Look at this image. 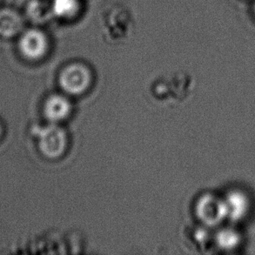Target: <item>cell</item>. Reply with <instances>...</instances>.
Here are the masks:
<instances>
[{"instance_id":"6da1fadb","label":"cell","mask_w":255,"mask_h":255,"mask_svg":"<svg viewBox=\"0 0 255 255\" xmlns=\"http://www.w3.org/2000/svg\"><path fill=\"white\" fill-rule=\"evenodd\" d=\"M196 214L209 228L220 226L228 220L224 198L213 193L204 194L197 201Z\"/></svg>"},{"instance_id":"7a4b0ae2","label":"cell","mask_w":255,"mask_h":255,"mask_svg":"<svg viewBox=\"0 0 255 255\" xmlns=\"http://www.w3.org/2000/svg\"><path fill=\"white\" fill-rule=\"evenodd\" d=\"M18 52L24 59L36 61L42 59L48 49V40L45 33L38 28L24 29L17 36Z\"/></svg>"},{"instance_id":"3957f363","label":"cell","mask_w":255,"mask_h":255,"mask_svg":"<svg viewBox=\"0 0 255 255\" xmlns=\"http://www.w3.org/2000/svg\"><path fill=\"white\" fill-rule=\"evenodd\" d=\"M227 217L232 223L246 220L252 210V200L249 193L242 188H231L224 196Z\"/></svg>"},{"instance_id":"277c9868","label":"cell","mask_w":255,"mask_h":255,"mask_svg":"<svg viewBox=\"0 0 255 255\" xmlns=\"http://www.w3.org/2000/svg\"><path fill=\"white\" fill-rule=\"evenodd\" d=\"M38 146L44 155L56 159L63 154L66 147V134L62 128L51 125L38 131Z\"/></svg>"},{"instance_id":"5b68a950","label":"cell","mask_w":255,"mask_h":255,"mask_svg":"<svg viewBox=\"0 0 255 255\" xmlns=\"http://www.w3.org/2000/svg\"><path fill=\"white\" fill-rule=\"evenodd\" d=\"M92 81L89 69L81 64L66 66L59 76V84L64 91L70 94L84 93Z\"/></svg>"},{"instance_id":"8992f818","label":"cell","mask_w":255,"mask_h":255,"mask_svg":"<svg viewBox=\"0 0 255 255\" xmlns=\"http://www.w3.org/2000/svg\"><path fill=\"white\" fill-rule=\"evenodd\" d=\"M24 29V16L17 9L0 6V38H17Z\"/></svg>"},{"instance_id":"52a82bcc","label":"cell","mask_w":255,"mask_h":255,"mask_svg":"<svg viewBox=\"0 0 255 255\" xmlns=\"http://www.w3.org/2000/svg\"><path fill=\"white\" fill-rule=\"evenodd\" d=\"M214 243L220 250L224 252H235L243 243V235L234 226L223 227L214 235Z\"/></svg>"},{"instance_id":"ba28073f","label":"cell","mask_w":255,"mask_h":255,"mask_svg":"<svg viewBox=\"0 0 255 255\" xmlns=\"http://www.w3.org/2000/svg\"><path fill=\"white\" fill-rule=\"evenodd\" d=\"M71 112L69 100L61 95H52L47 99L44 106L45 117L52 122L66 119Z\"/></svg>"},{"instance_id":"9c48e42d","label":"cell","mask_w":255,"mask_h":255,"mask_svg":"<svg viewBox=\"0 0 255 255\" xmlns=\"http://www.w3.org/2000/svg\"><path fill=\"white\" fill-rule=\"evenodd\" d=\"M3 134V124H2V122L0 121V139L2 138Z\"/></svg>"},{"instance_id":"30bf717a","label":"cell","mask_w":255,"mask_h":255,"mask_svg":"<svg viewBox=\"0 0 255 255\" xmlns=\"http://www.w3.org/2000/svg\"><path fill=\"white\" fill-rule=\"evenodd\" d=\"M1 2H2V0H0V4H1Z\"/></svg>"}]
</instances>
